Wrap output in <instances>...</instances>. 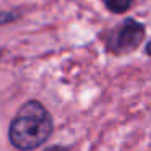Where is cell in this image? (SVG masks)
<instances>
[{
  "label": "cell",
  "mask_w": 151,
  "mask_h": 151,
  "mask_svg": "<svg viewBox=\"0 0 151 151\" xmlns=\"http://www.w3.org/2000/svg\"><path fill=\"white\" fill-rule=\"evenodd\" d=\"M54 132V119L37 99L26 101L17 111L8 127V140L17 150H36L42 146Z\"/></svg>",
  "instance_id": "obj_1"
},
{
  "label": "cell",
  "mask_w": 151,
  "mask_h": 151,
  "mask_svg": "<svg viewBox=\"0 0 151 151\" xmlns=\"http://www.w3.org/2000/svg\"><path fill=\"white\" fill-rule=\"evenodd\" d=\"M146 28L135 18H125L120 24L112 28L106 36V50L112 55H125L140 47L145 41Z\"/></svg>",
  "instance_id": "obj_2"
},
{
  "label": "cell",
  "mask_w": 151,
  "mask_h": 151,
  "mask_svg": "<svg viewBox=\"0 0 151 151\" xmlns=\"http://www.w3.org/2000/svg\"><path fill=\"white\" fill-rule=\"evenodd\" d=\"M133 0H104V7L114 15H122L130 10Z\"/></svg>",
  "instance_id": "obj_3"
},
{
  "label": "cell",
  "mask_w": 151,
  "mask_h": 151,
  "mask_svg": "<svg viewBox=\"0 0 151 151\" xmlns=\"http://www.w3.org/2000/svg\"><path fill=\"white\" fill-rule=\"evenodd\" d=\"M20 18H21V13L17 10H0V26L15 23Z\"/></svg>",
  "instance_id": "obj_4"
},
{
  "label": "cell",
  "mask_w": 151,
  "mask_h": 151,
  "mask_svg": "<svg viewBox=\"0 0 151 151\" xmlns=\"http://www.w3.org/2000/svg\"><path fill=\"white\" fill-rule=\"evenodd\" d=\"M145 54H146V55L151 59V39L148 41V42H146V46H145Z\"/></svg>",
  "instance_id": "obj_5"
},
{
  "label": "cell",
  "mask_w": 151,
  "mask_h": 151,
  "mask_svg": "<svg viewBox=\"0 0 151 151\" xmlns=\"http://www.w3.org/2000/svg\"><path fill=\"white\" fill-rule=\"evenodd\" d=\"M2 54H4V49H0V55H2Z\"/></svg>",
  "instance_id": "obj_6"
}]
</instances>
